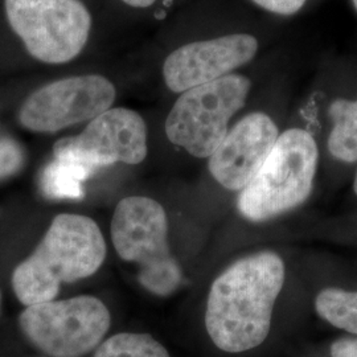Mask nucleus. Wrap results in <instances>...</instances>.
<instances>
[{"label":"nucleus","mask_w":357,"mask_h":357,"mask_svg":"<svg viewBox=\"0 0 357 357\" xmlns=\"http://www.w3.org/2000/svg\"><path fill=\"white\" fill-rule=\"evenodd\" d=\"M284 281V262L274 252L246 255L225 268L211 286L205 310L206 332L217 348L241 354L262 344Z\"/></svg>","instance_id":"1"},{"label":"nucleus","mask_w":357,"mask_h":357,"mask_svg":"<svg viewBox=\"0 0 357 357\" xmlns=\"http://www.w3.org/2000/svg\"><path fill=\"white\" fill-rule=\"evenodd\" d=\"M105 257L102 233L91 218L59 215L33 255L15 268L13 291L26 307L51 302L60 293L61 283L93 275Z\"/></svg>","instance_id":"2"},{"label":"nucleus","mask_w":357,"mask_h":357,"mask_svg":"<svg viewBox=\"0 0 357 357\" xmlns=\"http://www.w3.org/2000/svg\"><path fill=\"white\" fill-rule=\"evenodd\" d=\"M318 162V144L308 131L289 128L280 134L265 163L240 192L241 216L262 222L303 204L314 188Z\"/></svg>","instance_id":"3"},{"label":"nucleus","mask_w":357,"mask_h":357,"mask_svg":"<svg viewBox=\"0 0 357 357\" xmlns=\"http://www.w3.org/2000/svg\"><path fill=\"white\" fill-rule=\"evenodd\" d=\"M110 230L116 253L139 266L138 281L147 291L167 296L178 289L181 271L169 253L162 205L149 197H126L115 208Z\"/></svg>","instance_id":"4"},{"label":"nucleus","mask_w":357,"mask_h":357,"mask_svg":"<svg viewBox=\"0 0 357 357\" xmlns=\"http://www.w3.org/2000/svg\"><path fill=\"white\" fill-rule=\"evenodd\" d=\"M252 81L243 75L184 91L167 116V138L195 158H209L229 131V121L246 102Z\"/></svg>","instance_id":"5"},{"label":"nucleus","mask_w":357,"mask_h":357,"mask_svg":"<svg viewBox=\"0 0 357 357\" xmlns=\"http://www.w3.org/2000/svg\"><path fill=\"white\" fill-rule=\"evenodd\" d=\"M20 327L31 343L51 357H81L101 343L112 318L96 296L81 295L28 306Z\"/></svg>","instance_id":"6"},{"label":"nucleus","mask_w":357,"mask_h":357,"mask_svg":"<svg viewBox=\"0 0 357 357\" xmlns=\"http://www.w3.org/2000/svg\"><path fill=\"white\" fill-rule=\"evenodd\" d=\"M6 13L28 52L43 63L73 60L89 38L90 13L77 0H6Z\"/></svg>","instance_id":"7"},{"label":"nucleus","mask_w":357,"mask_h":357,"mask_svg":"<svg viewBox=\"0 0 357 357\" xmlns=\"http://www.w3.org/2000/svg\"><path fill=\"white\" fill-rule=\"evenodd\" d=\"M114 85L102 76L64 78L32 93L20 109L24 128L36 132H56L91 121L112 107Z\"/></svg>","instance_id":"8"},{"label":"nucleus","mask_w":357,"mask_h":357,"mask_svg":"<svg viewBox=\"0 0 357 357\" xmlns=\"http://www.w3.org/2000/svg\"><path fill=\"white\" fill-rule=\"evenodd\" d=\"M53 151L72 153L98 171L114 163L139 165L147 156L146 123L137 112L110 107L79 135L56 142Z\"/></svg>","instance_id":"9"},{"label":"nucleus","mask_w":357,"mask_h":357,"mask_svg":"<svg viewBox=\"0 0 357 357\" xmlns=\"http://www.w3.org/2000/svg\"><path fill=\"white\" fill-rule=\"evenodd\" d=\"M258 52V40L248 33L195 41L172 52L163 64L167 86L174 93L209 84L250 63Z\"/></svg>","instance_id":"10"},{"label":"nucleus","mask_w":357,"mask_h":357,"mask_svg":"<svg viewBox=\"0 0 357 357\" xmlns=\"http://www.w3.org/2000/svg\"><path fill=\"white\" fill-rule=\"evenodd\" d=\"M278 137V126L268 114L255 112L243 116L209 156L211 175L225 190L243 191L268 159Z\"/></svg>","instance_id":"11"},{"label":"nucleus","mask_w":357,"mask_h":357,"mask_svg":"<svg viewBox=\"0 0 357 357\" xmlns=\"http://www.w3.org/2000/svg\"><path fill=\"white\" fill-rule=\"evenodd\" d=\"M54 160L45 167L40 176V188L51 200H79L85 192L82 184L98 169L70 153L53 151Z\"/></svg>","instance_id":"12"},{"label":"nucleus","mask_w":357,"mask_h":357,"mask_svg":"<svg viewBox=\"0 0 357 357\" xmlns=\"http://www.w3.org/2000/svg\"><path fill=\"white\" fill-rule=\"evenodd\" d=\"M332 128L328 151L343 163L357 162V100L336 98L328 107Z\"/></svg>","instance_id":"13"},{"label":"nucleus","mask_w":357,"mask_h":357,"mask_svg":"<svg viewBox=\"0 0 357 357\" xmlns=\"http://www.w3.org/2000/svg\"><path fill=\"white\" fill-rule=\"evenodd\" d=\"M315 310L333 327L357 335V291L327 287L317 295Z\"/></svg>","instance_id":"14"},{"label":"nucleus","mask_w":357,"mask_h":357,"mask_svg":"<svg viewBox=\"0 0 357 357\" xmlns=\"http://www.w3.org/2000/svg\"><path fill=\"white\" fill-rule=\"evenodd\" d=\"M93 357H169L166 348L147 333H116L97 348Z\"/></svg>","instance_id":"15"},{"label":"nucleus","mask_w":357,"mask_h":357,"mask_svg":"<svg viewBox=\"0 0 357 357\" xmlns=\"http://www.w3.org/2000/svg\"><path fill=\"white\" fill-rule=\"evenodd\" d=\"M24 165V153L11 139L0 141V180L15 175Z\"/></svg>","instance_id":"16"},{"label":"nucleus","mask_w":357,"mask_h":357,"mask_svg":"<svg viewBox=\"0 0 357 357\" xmlns=\"http://www.w3.org/2000/svg\"><path fill=\"white\" fill-rule=\"evenodd\" d=\"M262 10L283 16H291L299 13L307 0H252Z\"/></svg>","instance_id":"17"},{"label":"nucleus","mask_w":357,"mask_h":357,"mask_svg":"<svg viewBox=\"0 0 357 357\" xmlns=\"http://www.w3.org/2000/svg\"><path fill=\"white\" fill-rule=\"evenodd\" d=\"M331 356L357 357V337H344L332 343Z\"/></svg>","instance_id":"18"},{"label":"nucleus","mask_w":357,"mask_h":357,"mask_svg":"<svg viewBox=\"0 0 357 357\" xmlns=\"http://www.w3.org/2000/svg\"><path fill=\"white\" fill-rule=\"evenodd\" d=\"M131 7H137V8H146L150 7L155 0H122Z\"/></svg>","instance_id":"19"},{"label":"nucleus","mask_w":357,"mask_h":357,"mask_svg":"<svg viewBox=\"0 0 357 357\" xmlns=\"http://www.w3.org/2000/svg\"><path fill=\"white\" fill-rule=\"evenodd\" d=\"M354 191L357 195V171H356V176H355V181H354Z\"/></svg>","instance_id":"20"},{"label":"nucleus","mask_w":357,"mask_h":357,"mask_svg":"<svg viewBox=\"0 0 357 357\" xmlns=\"http://www.w3.org/2000/svg\"><path fill=\"white\" fill-rule=\"evenodd\" d=\"M352 3H354V7H355V10L357 11V0H352Z\"/></svg>","instance_id":"21"}]
</instances>
